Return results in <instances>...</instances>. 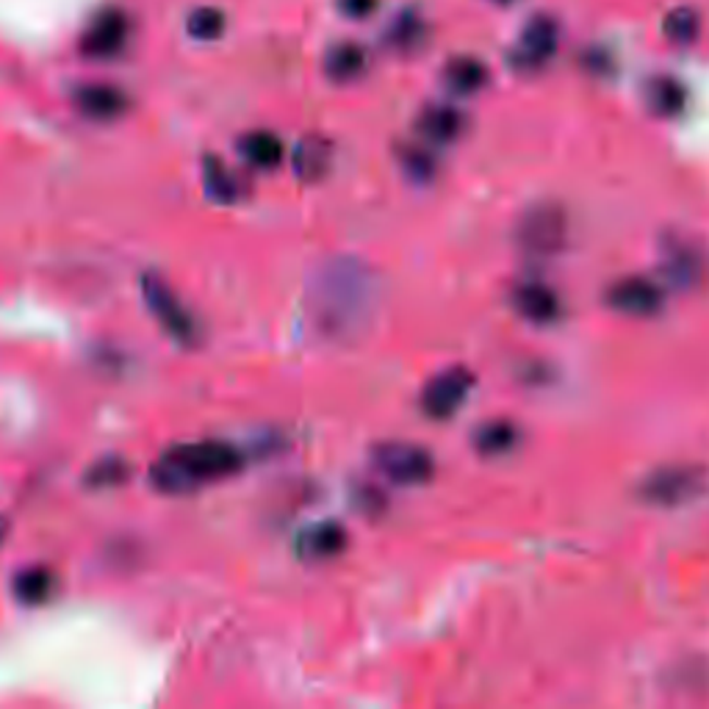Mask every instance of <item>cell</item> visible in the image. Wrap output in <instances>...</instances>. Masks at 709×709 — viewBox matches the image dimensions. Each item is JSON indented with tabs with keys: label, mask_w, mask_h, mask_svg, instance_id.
<instances>
[{
	"label": "cell",
	"mask_w": 709,
	"mask_h": 709,
	"mask_svg": "<svg viewBox=\"0 0 709 709\" xmlns=\"http://www.w3.org/2000/svg\"><path fill=\"white\" fill-rule=\"evenodd\" d=\"M380 0H338V12L349 20H366L377 12Z\"/></svg>",
	"instance_id": "cell-29"
},
{
	"label": "cell",
	"mask_w": 709,
	"mask_h": 709,
	"mask_svg": "<svg viewBox=\"0 0 709 709\" xmlns=\"http://www.w3.org/2000/svg\"><path fill=\"white\" fill-rule=\"evenodd\" d=\"M374 465H377L388 480L399 485H422L433 477L435 463L427 449L413 447V444H380L374 449Z\"/></svg>",
	"instance_id": "cell-5"
},
{
	"label": "cell",
	"mask_w": 709,
	"mask_h": 709,
	"mask_svg": "<svg viewBox=\"0 0 709 709\" xmlns=\"http://www.w3.org/2000/svg\"><path fill=\"white\" fill-rule=\"evenodd\" d=\"M471 386H474V374L463 366L435 374L422 391V410L430 419H449L465 402Z\"/></svg>",
	"instance_id": "cell-7"
},
{
	"label": "cell",
	"mask_w": 709,
	"mask_h": 709,
	"mask_svg": "<svg viewBox=\"0 0 709 709\" xmlns=\"http://www.w3.org/2000/svg\"><path fill=\"white\" fill-rule=\"evenodd\" d=\"M662 291L657 283L646 281V277H624V281L612 283L607 291V302L615 311L630 313V316H655L662 308Z\"/></svg>",
	"instance_id": "cell-9"
},
{
	"label": "cell",
	"mask_w": 709,
	"mask_h": 709,
	"mask_svg": "<svg viewBox=\"0 0 709 709\" xmlns=\"http://www.w3.org/2000/svg\"><path fill=\"white\" fill-rule=\"evenodd\" d=\"M513 306L521 316L530 319V322H535V324L555 322L557 313H560V300H557V294L551 291L549 286H544V283H535V281L515 286Z\"/></svg>",
	"instance_id": "cell-13"
},
{
	"label": "cell",
	"mask_w": 709,
	"mask_h": 709,
	"mask_svg": "<svg viewBox=\"0 0 709 709\" xmlns=\"http://www.w3.org/2000/svg\"><path fill=\"white\" fill-rule=\"evenodd\" d=\"M206 186L222 202H236L241 197V191H245L239 175H233L216 156L206 159Z\"/></svg>",
	"instance_id": "cell-23"
},
{
	"label": "cell",
	"mask_w": 709,
	"mask_h": 709,
	"mask_svg": "<svg viewBox=\"0 0 709 709\" xmlns=\"http://www.w3.org/2000/svg\"><path fill=\"white\" fill-rule=\"evenodd\" d=\"M347 549V530L336 521H319L297 538V555L302 560H331Z\"/></svg>",
	"instance_id": "cell-12"
},
{
	"label": "cell",
	"mask_w": 709,
	"mask_h": 709,
	"mask_svg": "<svg viewBox=\"0 0 709 709\" xmlns=\"http://www.w3.org/2000/svg\"><path fill=\"white\" fill-rule=\"evenodd\" d=\"M465 128V116L460 114L455 105H444V103H435V105H427V109L422 111V116H419V130H422L424 139L430 141H455L460 134H463Z\"/></svg>",
	"instance_id": "cell-15"
},
{
	"label": "cell",
	"mask_w": 709,
	"mask_h": 709,
	"mask_svg": "<svg viewBox=\"0 0 709 709\" xmlns=\"http://www.w3.org/2000/svg\"><path fill=\"white\" fill-rule=\"evenodd\" d=\"M701 258L696 256V250L693 247H676V250L671 252V258H668V272H671V277L676 283H682V286H687V283H696V277L701 275Z\"/></svg>",
	"instance_id": "cell-26"
},
{
	"label": "cell",
	"mask_w": 709,
	"mask_h": 709,
	"mask_svg": "<svg viewBox=\"0 0 709 709\" xmlns=\"http://www.w3.org/2000/svg\"><path fill=\"white\" fill-rule=\"evenodd\" d=\"M130 39V20L123 9H103L92 17V23L86 25L84 37H80V53L86 59H98V62H109L123 53L125 45Z\"/></svg>",
	"instance_id": "cell-4"
},
{
	"label": "cell",
	"mask_w": 709,
	"mask_h": 709,
	"mask_svg": "<svg viewBox=\"0 0 709 709\" xmlns=\"http://www.w3.org/2000/svg\"><path fill=\"white\" fill-rule=\"evenodd\" d=\"M366 67L369 55L358 42H338L324 55V75L336 84H349V80L361 78Z\"/></svg>",
	"instance_id": "cell-14"
},
{
	"label": "cell",
	"mask_w": 709,
	"mask_h": 709,
	"mask_svg": "<svg viewBox=\"0 0 709 709\" xmlns=\"http://www.w3.org/2000/svg\"><path fill=\"white\" fill-rule=\"evenodd\" d=\"M9 538V519L7 515H0V544Z\"/></svg>",
	"instance_id": "cell-30"
},
{
	"label": "cell",
	"mask_w": 709,
	"mask_h": 709,
	"mask_svg": "<svg viewBox=\"0 0 709 709\" xmlns=\"http://www.w3.org/2000/svg\"><path fill=\"white\" fill-rule=\"evenodd\" d=\"M646 100L648 105H651V111H657L660 116H676L679 111L685 109L687 95H685V86L679 84L676 78L660 75V78L648 80Z\"/></svg>",
	"instance_id": "cell-20"
},
{
	"label": "cell",
	"mask_w": 709,
	"mask_h": 709,
	"mask_svg": "<svg viewBox=\"0 0 709 709\" xmlns=\"http://www.w3.org/2000/svg\"><path fill=\"white\" fill-rule=\"evenodd\" d=\"M239 153L256 170H275L283 161V141L270 130H252L239 141Z\"/></svg>",
	"instance_id": "cell-18"
},
{
	"label": "cell",
	"mask_w": 709,
	"mask_h": 709,
	"mask_svg": "<svg viewBox=\"0 0 709 709\" xmlns=\"http://www.w3.org/2000/svg\"><path fill=\"white\" fill-rule=\"evenodd\" d=\"M128 463L125 460H116V458H109V460H100V463H95L92 469H89V474H86V483L92 485V488H111V485H120L125 477H128Z\"/></svg>",
	"instance_id": "cell-27"
},
{
	"label": "cell",
	"mask_w": 709,
	"mask_h": 709,
	"mask_svg": "<svg viewBox=\"0 0 709 709\" xmlns=\"http://www.w3.org/2000/svg\"><path fill=\"white\" fill-rule=\"evenodd\" d=\"M704 477L696 469H662L655 477L643 485L646 499L657 501V505H676V501L691 499L696 490H701Z\"/></svg>",
	"instance_id": "cell-10"
},
{
	"label": "cell",
	"mask_w": 709,
	"mask_h": 709,
	"mask_svg": "<svg viewBox=\"0 0 709 709\" xmlns=\"http://www.w3.org/2000/svg\"><path fill=\"white\" fill-rule=\"evenodd\" d=\"M402 164L408 170L410 177H419V181H430L435 175V161L433 156L419 150V147H408L402 153Z\"/></svg>",
	"instance_id": "cell-28"
},
{
	"label": "cell",
	"mask_w": 709,
	"mask_h": 709,
	"mask_svg": "<svg viewBox=\"0 0 709 709\" xmlns=\"http://www.w3.org/2000/svg\"><path fill=\"white\" fill-rule=\"evenodd\" d=\"M444 84L458 95H474L488 84V67L474 55H458L444 67Z\"/></svg>",
	"instance_id": "cell-17"
},
{
	"label": "cell",
	"mask_w": 709,
	"mask_h": 709,
	"mask_svg": "<svg viewBox=\"0 0 709 709\" xmlns=\"http://www.w3.org/2000/svg\"><path fill=\"white\" fill-rule=\"evenodd\" d=\"M494 3H499V7H505V3H513V0H494Z\"/></svg>",
	"instance_id": "cell-31"
},
{
	"label": "cell",
	"mask_w": 709,
	"mask_h": 709,
	"mask_svg": "<svg viewBox=\"0 0 709 709\" xmlns=\"http://www.w3.org/2000/svg\"><path fill=\"white\" fill-rule=\"evenodd\" d=\"M565 214L557 206H538L521 220L519 245L530 256H555L565 245Z\"/></svg>",
	"instance_id": "cell-6"
},
{
	"label": "cell",
	"mask_w": 709,
	"mask_h": 709,
	"mask_svg": "<svg viewBox=\"0 0 709 709\" xmlns=\"http://www.w3.org/2000/svg\"><path fill=\"white\" fill-rule=\"evenodd\" d=\"M557 42H560V32L557 23L549 14H535L521 32L519 45H515L510 62L519 70H538L549 62L557 53Z\"/></svg>",
	"instance_id": "cell-8"
},
{
	"label": "cell",
	"mask_w": 709,
	"mask_h": 709,
	"mask_svg": "<svg viewBox=\"0 0 709 709\" xmlns=\"http://www.w3.org/2000/svg\"><path fill=\"white\" fill-rule=\"evenodd\" d=\"M474 444L483 455H501L508 452L515 444V430L505 422L485 424L477 435H474Z\"/></svg>",
	"instance_id": "cell-25"
},
{
	"label": "cell",
	"mask_w": 709,
	"mask_h": 709,
	"mask_svg": "<svg viewBox=\"0 0 709 709\" xmlns=\"http://www.w3.org/2000/svg\"><path fill=\"white\" fill-rule=\"evenodd\" d=\"M369 294L372 286L366 281V272L354 266H336L327 272L322 281V322L331 331H347L349 324L363 319L369 308Z\"/></svg>",
	"instance_id": "cell-2"
},
{
	"label": "cell",
	"mask_w": 709,
	"mask_h": 709,
	"mask_svg": "<svg viewBox=\"0 0 709 709\" xmlns=\"http://www.w3.org/2000/svg\"><path fill=\"white\" fill-rule=\"evenodd\" d=\"M227 28V17L214 7H200L189 14L186 20V32H189L191 39L197 42H211V39H220Z\"/></svg>",
	"instance_id": "cell-24"
},
{
	"label": "cell",
	"mask_w": 709,
	"mask_h": 709,
	"mask_svg": "<svg viewBox=\"0 0 709 709\" xmlns=\"http://www.w3.org/2000/svg\"><path fill=\"white\" fill-rule=\"evenodd\" d=\"M75 105L80 114L95 120V123H111V120L125 114L128 95L111 84H84L75 92Z\"/></svg>",
	"instance_id": "cell-11"
},
{
	"label": "cell",
	"mask_w": 709,
	"mask_h": 709,
	"mask_svg": "<svg viewBox=\"0 0 709 709\" xmlns=\"http://www.w3.org/2000/svg\"><path fill=\"white\" fill-rule=\"evenodd\" d=\"M141 294H145L147 306H150L153 316L161 322V327H164L177 344L195 347V344L200 341V324L186 311L184 302L177 300V294L172 291V286L164 277L156 275V272L141 277Z\"/></svg>",
	"instance_id": "cell-3"
},
{
	"label": "cell",
	"mask_w": 709,
	"mask_h": 709,
	"mask_svg": "<svg viewBox=\"0 0 709 709\" xmlns=\"http://www.w3.org/2000/svg\"><path fill=\"white\" fill-rule=\"evenodd\" d=\"M424 39H427V25H424L422 14L410 12V9H405L402 14H397L386 32V42L391 45L394 50H399V53L416 50Z\"/></svg>",
	"instance_id": "cell-19"
},
{
	"label": "cell",
	"mask_w": 709,
	"mask_h": 709,
	"mask_svg": "<svg viewBox=\"0 0 709 709\" xmlns=\"http://www.w3.org/2000/svg\"><path fill=\"white\" fill-rule=\"evenodd\" d=\"M333 164V147L322 136H308L294 153V170L302 181H322Z\"/></svg>",
	"instance_id": "cell-16"
},
{
	"label": "cell",
	"mask_w": 709,
	"mask_h": 709,
	"mask_svg": "<svg viewBox=\"0 0 709 709\" xmlns=\"http://www.w3.org/2000/svg\"><path fill=\"white\" fill-rule=\"evenodd\" d=\"M53 571L37 565V569H25L23 574L14 580V596H17L23 605H42V601H48L50 596H53Z\"/></svg>",
	"instance_id": "cell-21"
},
{
	"label": "cell",
	"mask_w": 709,
	"mask_h": 709,
	"mask_svg": "<svg viewBox=\"0 0 709 709\" xmlns=\"http://www.w3.org/2000/svg\"><path fill=\"white\" fill-rule=\"evenodd\" d=\"M662 34H666V39L671 45H693L698 39V34H701V17L691 7L673 9L662 20Z\"/></svg>",
	"instance_id": "cell-22"
},
{
	"label": "cell",
	"mask_w": 709,
	"mask_h": 709,
	"mask_svg": "<svg viewBox=\"0 0 709 709\" xmlns=\"http://www.w3.org/2000/svg\"><path fill=\"white\" fill-rule=\"evenodd\" d=\"M241 469V452L222 440L186 444L161 455L153 463V485L164 494H189L197 485L231 477Z\"/></svg>",
	"instance_id": "cell-1"
}]
</instances>
